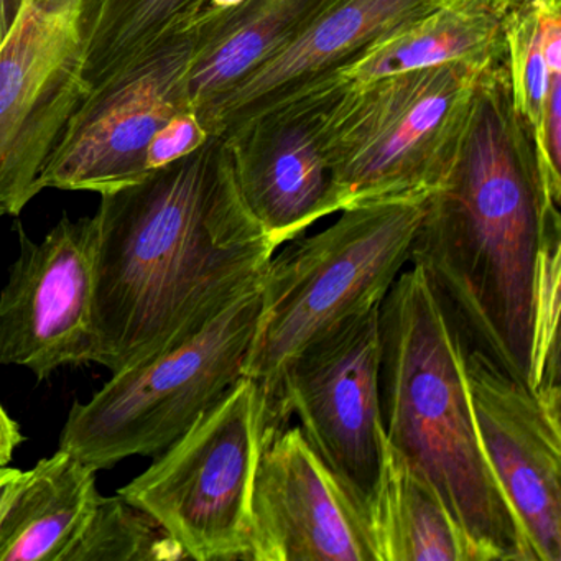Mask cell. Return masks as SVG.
Returning <instances> with one entry per match:
<instances>
[{"instance_id": "29", "label": "cell", "mask_w": 561, "mask_h": 561, "mask_svg": "<svg viewBox=\"0 0 561 561\" xmlns=\"http://www.w3.org/2000/svg\"><path fill=\"white\" fill-rule=\"evenodd\" d=\"M505 2H512V4H514V2H520V0H505Z\"/></svg>"}, {"instance_id": "3", "label": "cell", "mask_w": 561, "mask_h": 561, "mask_svg": "<svg viewBox=\"0 0 561 561\" xmlns=\"http://www.w3.org/2000/svg\"><path fill=\"white\" fill-rule=\"evenodd\" d=\"M380 402L393 449L422 472L484 561H535L482 451L462 347L416 265L380 305Z\"/></svg>"}, {"instance_id": "18", "label": "cell", "mask_w": 561, "mask_h": 561, "mask_svg": "<svg viewBox=\"0 0 561 561\" xmlns=\"http://www.w3.org/2000/svg\"><path fill=\"white\" fill-rule=\"evenodd\" d=\"M100 495L96 469L77 456L41 459L0 522V561H64Z\"/></svg>"}, {"instance_id": "20", "label": "cell", "mask_w": 561, "mask_h": 561, "mask_svg": "<svg viewBox=\"0 0 561 561\" xmlns=\"http://www.w3.org/2000/svg\"><path fill=\"white\" fill-rule=\"evenodd\" d=\"M206 4L208 0H87L81 32L90 90L190 31Z\"/></svg>"}, {"instance_id": "5", "label": "cell", "mask_w": 561, "mask_h": 561, "mask_svg": "<svg viewBox=\"0 0 561 561\" xmlns=\"http://www.w3.org/2000/svg\"><path fill=\"white\" fill-rule=\"evenodd\" d=\"M485 67L446 64L364 83L341 77L321 127L337 213L432 193L455 156Z\"/></svg>"}, {"instance_id": "8", "label": "cell", "mask_w": 561, "mask_h": 561, "mask_svg": "<svg viewBox=\"0 0 561 561\" xmlns=\"http://www.w3.org/2000/svg\"><path fill=\"white\" fill-rule=\"evenodd\" d=\"M380 305L305 347L282 374L271 409L277 428L295 413L311 448L366 512L386 435L380 402Z\"/></svg>"}, {"instance_id": "12", "label": "cell", "mask_w": 561, "mask_h": 561, "mask_svg": "<svg viewBox=\"0 0 561 561\" xmlns=\"http://www.w3.org/2000/svg\"><path fill=\"white\" fill-rule=\"evenodd\" d=\"M462 366L482 451L534 560L561 561V387L530 389L478 351H462Z\"/></svg>"}, {"instance_id": "17", "label": "cell", "mask_w": 561, "mask_h": 561, "mask_svg": "<svg viewBox=\"0 0 561 561\" xmlns=\"http://www.w3.org/2000/svg\"><path fill=\"white\" fill-rule=\"evenodd\" d=\"M366 518L377 561H484L435 485L386 435Z\"/></svg>"}, {"instance_id": "24", "label": "cell", "mask_w": 561, "mask_h": 561, "mask_svg": "<svg viewBox=\"0 0 561 561\" xmlns=\"http://www.w3.org/2000/svg\"><path fill=\"white\" fill-rule=\"evenodd\" d=\"M22 442H24V436H22L18 422L9 416L0 403V466L9 465L12 461V456Z\"/></svg>"}, {"instance_id": "7", "label": "cell", "mask_w": 561, "mask_h": 561, "mask_svg": "<svg viewBox=\"0 0 561 561\" xmlns=\"http://www.w3.org/2000/svg\"><path fill=\"white\" fill-rule=\"evenodd\" d=\"M268 428L264 392L241 377L117 494L153 518L186 558L248 560L252 488Z\"/></svg>"}, {"instance_id": "11", "label": "cell", "mask_w": 561, "mask_h": 561, "mask_svg": "<svg viewBox=\"0 0 561 561\" xmlns=\"http://www.w3.org/2000/svg\"><path fill=\"white\" fill-rule=\"evenodd\" d=\"M18 261L0 291V366L47 379L90 363L96 282V216H64L37 242L18 225Z\"/></svg>"}, {"instance_id": "27", "label": "cell", "mask_w": 561, "mask_h": 561, "mask_svg": "<svg viewBox=\"0 0 561 561\" xmlns=\"http://www.w3.org/2000/svg\"><path fill=\"white\" fill-rule=\"evenodd\" d=\"M28 2L51 14L71 11H80L83 14L84 4H87V0H28Z\"/></svg>"}, {"instance_id": "26", "label": "cell", "mask_w": 561, "mask_h": 561, "mask_svg": "<svg viewBox=\"0 0 561 561\" xmlns=\"http://www.w3.org/2000/svg\"><path fill=\"white\" fill-rule=\"evenodd\" d=\"M25 0H0V47L11 34Z\"/></svg>"}, {"instance_id": "28", "label": "cell", "mask_w": 561, "mask_h": 561, "mask_svg": "<svg viewBox=\"0 0 561 561\" xmlns=\"http://www.w3.org/2000/svg\"><path fill=\"white\" fill-rule=\"evenodd\" d=\"M241 2H244V0H208L205 9H208V11H226V9L236 8Z\"/></svg>"}, {"instance_id": "13", "label": "cell", "mask_w": 561, "mask_h": 561, "mask_svg": "<svg viewBox=\"0 0 561 561\" xmlns=\"http://www.w3.org/2000/svg\"><path fill=\"white\" fill-rule=\"evenodd\" d=\"M340 84L341 75L321 80L218 136L249 211L277 249L337 213L321 127Z\"/></svg>"}, {"instance_id": "22", "label": "cell", "mask_w": 561, "mask_h": 561, "mask_svg": "<svg viewBox=\"0 0 561 561\" xmlns=\"http://www.w3.org/2000/svg\"><path fill=\"white\" fill-rule=\"evenodd\" d=\"M504 42L512 98L537 144L551 77L541 47L537 0H520L511 5L505 19Z\"/></svg>"}, {"instance_id": "9", "label": "cell", "mask_w": 561, "mask_h": 561, "mask_svg": "<svg viewBox=\"0 0 561 561\" xmlns=\"http://www.w3.org/2000/svg\"><path fill=\"white\" fill-rule=\"evenodd\" d=\"M195 28L91 88L68 117L35 182V193L116 192L146 179L153 137L190 111L186 71Z\"/></svg>"}, {"instance_id": "1", "label": "cell", "mask_w": 561, "mask_h": 561, "mask_svg": "<svg viewBox=\"0 0 561 561\" xmlns=\"http://www.w3.org/2000/svg\"><path fill=\"white\" fill-rule=\"evenodd\" d=\"M93 347L111 373L198 333L261 284L277 251L211 136L146 179L101 195Z\"/></svg>"}, {"instance_id": "4", "label": "cell", "mask_w": 561, "mask_h": 561, "mask_svg": "<svg viewBox=\"0 0 561 561\" xmlns=\"http://www.w3.org/2000/svg\"><path fill=\"white\" fill-rule=\"evenodd\" d=\"M428 195L343 209L324 231L298 236L272 254L261 278L257 324L244 367V377L264 392L268 425L290 360L354 314L382 305L409 264Z\"/></svg>"}, {"instance_id": "25", "label": "cell", "mask_w": 561, "mask_h": 561, "mask_svg": "<svg viewBox=\"0 0 561 561\" xmlns=\"http://www.w3.org/2000/svg\"><path fill=\"white\" fill-rule=\"evenodd\" d=\"M25 476L27 471L22 469L9 468L8 465L0 466V522L11 507L19 489L24 484Z\"/></svg>"}, {"instance_id": "2", "label": "cell", "mask_w": 561, "mask_h": 561, "mask_svg": "<svg viewBox=\"0 0 561 561\" xmlns=\"http://www.w3.org/2000/svg\"><path fill=\"white\" fill-rule=\"evenodd\" d=\"M557 226L560 203L548 193L534 134L515 107L504 51L479 75L409 264L425 275L465 350L528 387L538 261Z\"/></svg>"}, {"instance_id": "15", "label": "cell", "mask_w": 561, "mask_h": 561, "mask_svg": "<svg viewBox=\"0 0 561 561\" xmlns=\"http://www.w3.org/2000/svg\"><path fill=\"white\" fill-rule=\"evenodd\" d=\"M445 2L331 0L287 48L226 94L199 124L208 136H221L311 84L340 75Z\"/></svg>"}, {"instance_id": "14", "label": "cell", "mask_w": 561, "mask_h": 561, "mask_svg": "<svg viewBox=\"0 0 561 561\" xmlns=\"http://www.w3.org/2000/svg\"><path fill=\"white\" fill-rule=\"evenodd\" d=\"M254 561H377L366 512L300 426L268 428L251 502Z\"/></svg>"}, {"instance_id": "19", "label": "cell", "mask_w": 561, "mask_h": 561, "mask_svg": "<svg viewBox=\"0 0 561 561\" xmlns=\"http://www.w3.org/2000/svg\"><path fill=\"white\" fill-rule=\"evenodd\" d=\"M511 5L505 0H446L340 75L364 83L446 64L485 67L504 55L505 19Z\"/></svg>"}, {"instance_id": "10", "label": "cell", "mask_w": 561, "mask_h": 561, "mask_svg": "<svg viewBox=\"0 0 561 561\" xmlns=\"http://www.w3.org/2000/svg\"><path fill=\"white\" fill-rule=\"evenodd\" d=\"M83 78L81 12H51L25 0L0 47V219L19 216L75 107Z\"/></svg>"}, {"instance_id": "6", "label": "cell", "mask_w": 561, "mask_h": 561, "mask_svg": "<svg viewBox=\"0 0 561 561\" xmlns=\"http://www.w3.org/2000/svg\"><path fill=\"white\" fill-rule=\"evenodd\" d=\"M259 305L261 284L188 340L114 373L88 402L71 407L58 449L96 471L159 455L244 377Z\"/></svg>"}, {"instance_id": "23", "label": "cell", "mask_w": 561, "mask_h": 561, "mask_svg": "<svg viewBox=\"0 0 561 561\" xmlns=\"http://www.w3.org/2000/svg\"><path fill=\"white\" fill-rule=\"evenodd\" d=\"M209 137L211 136L203 129L192 111L179 114L153 137L149 147V157H147L149 169H160L195 152Z\"/></svg>"}, {"instance_id": "21", "label": "cell", "mask_w": 561, "mask_h": 561, "mask_svg": "<svg viewBox=\"0 0 561 561\" xmlns=\"http://www.w3.org/2000/svg\"><path fill=\"white\" fill-rule=\"evenodd\" d=\"M186 558L146 512L121 494L100 495L64 561H172Z\"/></svg>"}, {"instance_id": "16", "label": "cell", "mask_w": 561, "mask_h": 561, "mask_svg": "<svg viewBox=\"0 0 561 561\" xmlns=\"http://www.w3.org/2000/svg\"><path fill=\"white\" fill-rule=\"evenodd\" d=\"M331 0H244L198 15L186 71L190 111L202 121L249 75L287 48Z\"/></svg>"}]
</instances>
